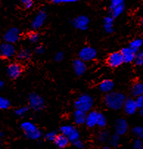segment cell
<instances>
[{"mask_svg":"<svg viewBox=\"0 0 143 149\" xmlns=\"http://www.w3.org/2000/svg\"><path fill=\"white\" fill-rule=\"evenodd\" d=\"M126 98L121 92H111L107 94L105 97V103L111 109L118 110L123 107Z\"/></svg>","mask_w":143,"mask_h":149,"instance_id":"cell-1","label":"cell"},{"mask_svg":"<svg viewBox=\"0 0 143 149\" xmlns=\"http://www.w3.org/2000/svg\"><path fill=\"white\" fill-rule=\"evenodd\" d=\"M93 104H94V100L92 97L87 94H83L80 95L75 100V107L76 110L87 113L91 111Z\"/></svg>","mask_w":143,"mask_h":149,"instance_id":"cell-2","label":"cell"},{"mask_svg":"<svg viewBox=\"0 0 143 149\" xmlns=\"http://www.w3.org/2000/svg\"><path fill=\"white\" fill-rule=\"evenodd\" d=\"M21 128L25 136L30 140H36L42 137V132L32 122H30V121L23 122L21 125Z\"/></svg>","mask_w":143,"mask_h":149,"instance_id":"cell-3","label":"cell"},{"mask_svg":"<svg viewBox=\"0 0 143 149\" xmlns=\"http://www.w3.org/2000/svg\"><path fill=\"white\" fill-rule=\"evenodd\" d=\"M126 9V4L122 0H112L109 5L110 16L113 19L120 16Z\"/></svg>","mask_w":143,"mask_h":149,"instance_id":"cell-4","label":"cell"},{"mask_svg":"<svg viewBox=\"0 0 143 149\" xmlns=\"http://www.w3.org/2000/svg\"><path fill=\"white\" fill-rule=\"evenodd\" d=\"M28 101L30 108L35 111H40L44 107V100L42 96L36 93L30 94Z\"/></svg>","mask_w":143,"mask_h":149,"instance_id":"cell-5","label":"cell"},{"mask_svg":"<svg viewBox=\"0 0 143 149\" xmlns=\"http://www.w3.org/2000/svg\"><path fill=\"white\" fill-rule=\"evenodd\" d=\"M97 56V51L92 47H85L82 48L79 52V59L86 63L94 60Z\"/></svg>","mask_w":143,"mask_h":149,"instance_id":"cell-6","label":"cell"},{"mask_svg":"<svg viewBox=\"0 0 143 149\" xmlns=\"http://www.w3.org/2000/svg\"><path fill=\"white\" fill-rule=\"evenodd\" d=\"M20 36H21L20 30L16 27H12L7 30V32L4 35L3 38L6 43L13 45L19 41V39L20 38Z\"/></svg>","mask_w":143,"mask_h":149,"instance_id":"cell-7","label":"cell"},{"mask_svg":"<svg viewBox=\"0 0 143 149\" xmlns=\"http://www.w3.org/2000/svg\"><path fill=\"white\" fill-rule=\"evenodd\" d=\"M15 54H16V49L13 45L5 42L0 45V56L5 58H10Z\"/></svg>","mask_w":143,"mask_h":149,"instance_id":"cell-8","label":"cell"},{"mask_svg":"<svg viewBox=\"0 0 143 149\" xmlns=\"http://www.w3.org/2000/svg\"><path fill=\"white\" fill-rule=\"evenodd\" d=\"M122 63H123V59H122L120 52H112L107 58V63L111 68H116V67H119Z\"/></svg>","mask_w":143,"mask_h":149,"instance_id":"cell-9","label":"cell"},{"mask_svg":"<svg viewBox=\"0 0 143 149\" xmlns=\"http://www.w3.org/2000/svg\"><path fill=\"white\" fill-rule=\"evenodd\" d=\"M22 73V67L18 63H12L8 67L7 74L11 79H16Z\"/></svg>","mask_w":143,"mask_h":149,"instance_id":"cell-10","label":"cell"},{"mask_svg":"<svg viewBox=\"0 0 143 149\" xmlns=\"http://www.w3.org/2000/svg\"><path fill=\"white\" fill-rule=\"evenodd\" d=\"M89 24V19L86 16H78L72 21V24L78 30H85L88 28Z\"/></svg>","mask_w":143,"mask_h":149,"instance_id":"cell-11","label":"cell"},{"mask_svg":"<svg viewBox=\"0 0 143 149\" xmlns=\"http://www.w3.org/2000/svg\"><path fill=\"white\" fill-rule=\"evenodd\" d=\"M47 13L45 10H41L37 13L36 16L33 19L32 22V27L34 30H38L41 28L44 24L47 19Z\"/></svg>","mask_w":143,"mask_h":149,"instance_id":"cell-12","label":"cell"},{"mask_svg":"<svg viewBox=\"0 0 143 149\" xmlns=\"http://www.w3.org/2000/svg\"><path fill=\"white\" fill-rule=\"evenodd\" d=\"M115 129L117 134L119 136L124 135L128 129V123L125 119L122 118H119L115 121Z\"/></svg>","mask_w":143,"mask_h":149,"instance_id":"cell-13","label":"cell"},{"mask_svg":"<svg viewBox=\"0 0 143 149\" xmlns=\"http://www.w3.org/2000/svg\"><path fill=\"white\" fill-rule=\"evenodd\" d=\"M120 53L122 55L123 62L125 63H131V62L135 61L136 56H137V52L132 50L129 47L122 48L120 51Z\"/></svg>","mask_w":143,"mask_h":149,"instance_id":"cell-14","label":"cell"},{"mask_svg":"<svg viewBox=\"0 0 143 149\" xmlns=\"http://www.w3.org/2000/svg\"><path fill=\"white\" fill-rule=\"evenodd\" d=\"M123 109H124L125 112L127 114L131 115L136 113L137 110L138 109V107L137 106V103L134 99L129 98L126 99L123 105Z\"/></svg>","mask_w":143,"mask_h":149,"instance_id":"cell-15","label":"cell"},{"mask_svg":"<svg viewBox=\"0 0 143 149\" xmlns=\"http://www.w3.org/2000/svg\"><path fill=\"white\" fill-rule=\"evenodd\" d=\"M99 112L96 111H90L86 114V124L89 128H94L97 125V120H98Z\"/></svg>","mask_w":143,"mask_h":149,"instance_id":"cell-16","label":"cell"},{"mask_svg":"<svg viewBox=\"0 0 143 149\" xmlns=\"http://www.w3.org/2000/svg\"><path fill=\"white\" fill-rule=\"evenodd\" d=\"M72 66L75 74L78 75H82L84 74L86 70V63L81 59H76L74 61Z\"/></svg>","mask_w":143,"mask_h":149,"instance_id":"cell-17","label":"cell"},{"mask_svg":"<svg viewBox=\"0 0 143 149\" xmlns=\"http://www.w3.org/2000/svg\"><path fill=\"white\" fill-rule=\"evenodd\" d=\"M115 87V84L111 80L106 79L101 81V83L99 85V89L102 92L104 93H110L113 92V89Z\"/></svg>","mask_w":143,"mask_h":149,"instance_id":"cell-18","label":"cell"},{"mask_svg":"<svg viewBox=\"0 0 143 149\" xmlns=\"http://www.w3.org/2000/svg\"><path fill=\"white\" fill-rule=\"evenodd\" d=\"M54 143L58 148H59L60 149H63L68 146L69 143V139L67 136L60 134H58Z\"/></svg>","mask_w":143,"mask_h":149,"instance_id":"cell-19","label":"cell"},{"mask_svg":"<svg viewBox=\"0 0 143 149\" xmlns=\"http://www.w3.org/2000/svg\"><path fill=\"white\" fill-rule=\"evenodd\" d=\"M73 119L77 125H83L86 123V113L79 110H75L73 114Z\"/></svg>","mask_w":143,"mask_h":149,"instance_id":"cell-20","label":"cell"},{"mask_svg":"<svg viewBox=\"0 0 143 149\" xmlns=\"http://www.w3.org/2000/svg\"><path fill=\"white\" fill-rule=\"evenodd\" d=\"M131 93L132 96L137 97L140 95H143V83L142 82H137L132 86L131 89Z\"/></svg>","mask_w":143,"mask_h":149,"instance_id":"cell-21","label":"cell"},{"mask_svg":"<svg viewBox=\"0 0 143 149\" xmlns=\"http://www.w3.org/2000/svg\"><path fill=\"white\" fill-rule=\"evenodd\" d=\"M103 28L107 33H112L114 32V19L111 16H107L104 19Z\"/></svg>","mask_w":143,"mask_h":149,"instance_id":"cell-22","label":"cell"},{"mask_svg":"<svg viewBox=\"0 0 143 149\" xmlns=\"http://www.w3.org/2000/svg\"><path fill=\"white\" fill-rule=\"evenodd\" d=\"M143 45V40L142 38H137L135 39L132 40L131 41L129 44V48L132 49L133 51H134L135 52H138L139 49L141 48V47Z\"/></svg>","mask_w":143,"mask_h":149,"instance_id":"cell-23","label":"cell"},{"mask_svg":"<svg viewBox=\"0 0 143 149\" xmlns=\"http://www.w3.org/2000/svg\"><path fill=\"white\" fill-rule=\"evenodd\" d=\"M17 57L22 61H27L31 58V52L27 49H22L18 52Z\"/></svg>","mask_w":143,"mask_h":149,"instance_id":"cell-24","label":"cell"},{"mask_svg":"<svg viewBox=\"0 0 143 149\" xmlns=\"http://www.w3.org/2000/svg\"><path fill=\"white\" fill-rule=\"evenodd\" d=\"M75 129V127L72 126V125H65L60 127V132L61 134L64 135V136H66L67 138H68V136L71 134V133L73 132Z\"/></svg>","mask_w":143,"mask_h":149,"instance_id":"cell-25","label":"cell"},{"mask_svg":"<svg viewBox=\"0 0 143 149\" xmlns=\"http://www.w3.org/2000/svg\"><path fill=\"white\" fill-rule=\"evenodd\" d=\"M120 143V136H119L117 134L111 135L109 137V143L111 146L114 147H117Z\"/></svg>","mask_w":143,"mask_h":149,"instance_id":"cell-26","label":"cell"},{"mask_svg":"<svg viewBox=\"0 0 143 149\" xmlns=\"http://www.w3.org/2000/svg\"><path fill=\"white\" fill-rule=\"evenodd\" d=\"M132 132L136 136L138 137V139L143 140V126H140V125L135 126L132 129Z\"/></svg>","mask_w":143,"mask_h":149,"instance_id":"cell-27","label":"cell"},{"mask_svg":"<svg viewBox=\"0 0 143 149\" xmlns=\"http://www.w3.org/2000/svg\"><path fill=\"white\" fill-rule=\"evenodd\" d=\"M107 123V120L106 118L105 117L103 113H99L98 116V120H97V125L100 128H103L106 125Z\"/></svg>","mask_w":143,"mask_h":149,"instance_id":"cell-28","label":"cell"},{"mask_svg":"<svg viewBox=\"0 0 143 149\" xmlns=\"http://www.w3.org/2000/svg\"><path fill=\"white\" fill-rule=\"evenodd\" d=\"M10 106V102L9 100L4 97H0V109H8Z\"/></svg>","mask_w":143,"mask_h":149,"instance_id":"cell-29","label":"cell"},{"mask_svg":"<svg viewBox=\"0 0 143 149\" xmlns=\"http://www.w3.org/2000/svg\"><path fill=\"white\" fill-rule=\"evenodd\" d=\"M80 138V133L76 129H74V131L71 133V134L68 136V139L69 140V142L72 143H74V142L77 141V140H79Z\"/></svg>","mask_w":143,"mask_h":149,"instance_id":"cell-30","label":"cell"},{"mask_svg":"<svg viewBox=\"0 0 143 149\" xmlns=\"http://www.w3.org/2000/svg\"><path fill=\"white\" fill-rule=\"evenodd\" d=\"M27 38L29 41L32 43H36L39 40V35L38 33H35V32H30V33L27 35Z\"/></svg>","mask_w":143,"mask_h":149,"instance_id":"cell-31","label":"cell"},{"mask_svg":"<svg viewBox=\"0 0 143 149\" xmlns=\"http://www.w3.org/2000/svg\"><path fill=\"white\" fill-rule=\"evenodd\" d=\"M134 61L137 66L143 67V50L137 52Z\"/></svg>","mask_w":143,"mask_h":149,"instance_id":"cell-32","label":"cell"},{"mask_svg":"<svg viewBox=\"0 0 143 149\" xmlns=\"http://www.w3.org/2000/svg\"><path fill=\"white\" fill-rule=\"evenodd\" d=\"M97 139H98L99 142H100V143L106 142L107 140L109 139V134H108L107 132H105V131L101 132L100 134H99Z\"/></svg>","mask_w":143,"mask_h":149,"instance_id":"cell-33","label":"cell"},{"mask_svg":"<svg viewBox=\"0 0 143 149\" xmlns=\"http://www.w3.org/2000/svg\"><path fill=\"white\" fill-rule=\"evenodd\" d=\"M29 111V108L27 106H22V107H20V108L17 109L15 111V114H16L19 117H22L24 114H27Z\"/></svg>","mask_w":143,"mask_h":149,"instance_id":"cell-34","label":"cell"},{"mask_svg":"<svg viewBox=\"0 0 143 149\" xmlns=\"http://www.w3.org/2000/svg\"><path fill=\"white\" fill-rule=\"evenodd\" d=\"M58 134L56 132H49L45 134V139L49 141H55V140L57 137Z\"/></svg>","mask_w":143,"mask_h":149,"instance_id":"cell-35","label":"cell"},{"mask_svg":"<svg viewBox=\"0 0 143 149\" xmlns=\"http://www.w3.org/2000/svg\"><path fill=\"white\" fill-rule=\"evenodd\" d=\"M143 146L142 140L140 139H136L133 143V147L134 149H141Z\"/></svg>","mask_w":143,"mask_h":149,"instance_id":"cell-36","label":"cell"},{"mask_svg":"<svg viewBox=\"0 0 143 149\" xmlns=\"http://www.w3.org/2000/svg\"><path fill=\"white\" fill-rule=\"evenodd\" d=\"M136 103H137V106L138 107V109H143V95H140L139 97H136L135 99Z\"/></svg>","mask_w":143,"mask_h":149,"instance_id":"cell-37","label":"cell"},{"mask_svg":"<svg viewBox=\"0 0 143 149\" xmlns=\"http://www.w3.org/2000/svg\"><path fill=\"white\" fill-rule=\"evenodd\" d=\"M21 3L25 8H32L33 5V2L32 0H22Z\"/></svg>","mask_w":143,"mask_h":149,"instance_id":"cell-38","label":"cell"},{"mask_svg":"<svg viewBox=\"0 0 143 149\" xmlns=\"http://www.w3.org/2000/svg\"><path fill=\"white\" fill-rule=\"evenodd\" d=\"M76 2V0H53V2L56 5H60V4H68L73 3Z\"/></svg>","mask_w":143,"mask_h":149,"instance_id":"cell-39","label":"cell"},{"mask_svg":"<svg viewBox=\"0 0 143 149\" xmlns=\"http://www.w3.org/2000/svg\"><path fill=\"white\" fill-rule=\"evenodd\" d=\"M64 55L62 52H58L55 55V60L56 61H61L64 59Z\"/></svg>","mask_w":143,"mask_h":149,"instance_id":"cell-40","label":"cell"},{"mask_svg":"<svg viewBox=\"0 0 143 149\" xmlns=\"http://www.w3.org/2000/svg\"><path fill=\"white\" fill-rule=\"evenodd\" d=\"M35 52L37 54H43L44 52V47L42 45H38L35 48Z\"/></svg>","mask_w":143,"mask_h":149,"instance_id":"cell-41","label":"cell"},{"mask_svg":"<svg viewBox=\"0 0 143 149\" xmlns=\"http://www.w3.org/2000/svg\"><path fill=\"white\" fill-rule=\"evenodd\" d=\"M73 145L75 146V147H76L77 148H83V147H84V145H83V143L81 140H77V141L74 142Z\"/></svg>","mask_w":143,"mask_h":149,"instance_id":"cell-42","label":"cell"},{"mask_svg":"<svg viewBox=\"0 0 143 149\" xmlns=\"http://www.w3.org/2000/svg\"><path fill=\"white\" fill-rule=\"evenodd\" d=\"M4 86V82L2 81H0V89H2Z\"/></svg>","mask_w":143,"mask_h":149,"instance_id":"cell-43","label":"cell"},{"mask_svg":"<svg viewBox=\"0 0 143 149\" xmlns=\"http://www.w3.org/2000/svg\"><path fill=\"white\" fill-rule=\"evenodd\" d=\"M140 24H141L142 27V28H143V15H142V16L141 19H140Z\"/></svg>","mask_w":143,"mask_h":149,"instance_id":"cell-44","label":"cell"},{"mask_svg":"<svg viewBox=\"0 0 143 149\" xmlns=\"http://www.w3.org/2000/svg\"><path fill=\"white\" fill-rule=\"evenodd\" d=\"M140 114L143 117V109H140Z\"/></svg>","mask_w":143,"mask_h":149,"instance_id":"cell-45","label":"cell"},{"mask_svg":"<svg viewBox=\"0 0 143 149\" xmlns=\"http://www.w3.org/2000/svg\"><path fill=\"white\" fill-rule=\"evenodd\" d=\"M2 136H3V133H2V132H0V138L2 137Z\"/></svg>","mask_w":143,"mask_h":149,"instance_id":"cell-46","label":"cell"},{"mask_svg":"<svg viewBox=\"0 0 143 149\" xmlns=\"http://www.w3.org/2000/svg\"><path fill=\"white\" fill-rule=\"evenodd\" d=\"M1 148H2V142L0 141V149H1Z\"/></svg>","mask_w":143,"mask_h":149,"instance_id":"cell-47","label":"cell"},{"mask_svg":"<svg viewBox=\"0 0 143 149\" xmlns=\"http://www.w3.org/2000/svg\"><path fill=\"white\" fill-rule=\"evenodd\" d=\"M102 149H109V148H108V147H104L103 148H102Z\"/></svg>","mask_w":143,"mask_h":149,"instance_id":"cell-48","label":"cell"},{"mask_svg":"<svg viewBox=\"0 0 143 149\" xmlns=\"http://www.w3.org/2000/svg\"><path fill=\"white\" fill-rule=\"evenodd\" d=\"M141 149H143V146H142V148Z\"/></svg>","mask_w":143,"mask_h":149,"instance_id":"cell-49","label":"cell"}]
</instances>
